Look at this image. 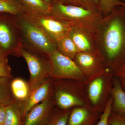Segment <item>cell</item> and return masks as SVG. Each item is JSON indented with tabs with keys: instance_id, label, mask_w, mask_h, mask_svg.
Returning a JSON list of instances; mask_svg holds the SVG:
<instances>
[{
	"instance_id": "6da1fadb",
	"label": "cell",
	"mask_w": 125,
	"mask_h": 125,
	"mask_svg": "<svg viewBox=\"0 0 125 125\" xmlns=\"http://www.w3.org/2000/svg\"><path fill=\"white\" fill-rule=\"evenodd\" d=\"M97 51L113 74L125 63V6L103 16L96 29Z\"/></svg>"
},
{
	"instance_id": "7a4b0ae2",
	"label": "cell",
	"mask_w": 125,
	"mask_h": 125,
	"mask_svg": "<svg viewBox=\"0 0 125 125\" xmlns=\"http://www.w3.org/2000/svg\"><path fill=\"white\" fill-rule=\"evenodd\" d=\"M51 15L64 21L71 27L96 33L103 15L100 12L91 11L77 6L63 4L54 0L51 5Z\"/></svg>"
},
{
	"instance_id": "3957f363",
	"label": "cell",
	"mask_w": 125,
	"mask_h": 125,
	"mask_svg": "<svg viewBox=\"0 0 125 125\" xmlns=\"http://www.w3.org/2000/svg\"><path fill=\"white\" fill-rule=\"evenodd\" d=\"M22 47L29 52L48 57L57 50L56 42L24 16H17Z\"/></svg>"
},
{
	"instance_id": "277c9868",
	"label": "cell",
	"mask_w": 125,
	"mask_h": 125,
	"mask_svg": "<svg viewBox=\"0 0 125 125\" xmlns=\"http://www.w3.org/2000/svg\"><path fill=\"white\" fill-rule=\"evenodd\" d=\"M52 97L55 105L62 110L87 105L83 83L76 80L53 79Z\"/></svg>"
},
{
	"instance_id": "5b68a950",
	"label": "cell",
	"mask_w": 125,
	"mask_h": 125,
	"mask_svg": "<svg viewBox=\"0 0 125 125\" xmlns=\"http://www.w3.org/2000/svg\"><path fill=\"white\" fill-rule=\"evenodd\" d=\"M114 76L106 68L83 82L87 85L84 90L87 105L100 113L105 109L110 98Z\"/></svg>"
},
{
	"instance_id": "8992f818",
	"label": "cell",
	"mask_w": 125,
	"mask_h": 125,
	"mask_svg": "<svg viewBox=\"0 0 125 125\" xmlns=\"http://www.w3.org/2000/svg\"><path fill=\"white\" fill-rule=\"evenodd\" d=\"M0 46L7 56L19 57L20 50L22 46L16 16L0 13Z\"/></svg>"
},
{
	"instance_id": "52a82bcc",
	"label": "cell",
	"mask_w": 125,
	"mask_h": 125,
	"mask_svg": "<svg viewBox=\"0 0 125 125\" xmlns=\"http://www.w3.org/2000/svg\"><path fill=\"white\" fill-rule=\"evenodd\" d=\"M20 57L27 62L29 71L28 82L31 90L50 77L52 64L48 57L33 53L23 47L19 52V57Z\"/></svg>"
},
{
	"instance_id": "ba28073f",
	"label": "cell",
	"mask_w": 125,
	"mask_h": 125,
	"mask_svg": "<svg viewBox=\"0 0 125 125\" xmlns=\"http://www.w3.org/2000/svg\"><path fill=\"white\" fill-rule=\"evenodd\" d=\"M48 58L52 64L50 78L72 80L82 83L87 79L74 60L64 55L57 50L49 55Z\"/></svg>"
},
{
	"instance_id": "9c48e42d",
	"label": "cell",
	"mask_w": 125,
	"mask_h": 125,
	"mask_svg": "<svg viewBox=\"0 0 125 125\" xmlns=\"http://www.w3.org/2000/svg\"><path fill=\"white\" fill-rule=\"evenodd\" d=\"M23 15L55 42L67 34L71 27L64 21L51 15L33 16L25 13Z\"/></svg>"
},
{
	"instance_id": "30bf717a",
	"label": "cell",
	"mask_w": 125,
	"mask_h": 125,
	"mask_svg": "<svg viewBox=\"0 0 125 125\" xmlns=\"http://www.w3.org/2000/svg\"><path fill=\"white\" fill-rule=\"evenodd\" d=\"M74 60L87 79L106 68L102 57L97 51L79 52Z\"/></svg>"
},
{
	"instance_id": "8fae6325",
	"label": "cell",
	"mask_w": 125,
	"mask_h": 125,
	"mask_svg": "<svg viewBox=\"0 0 125 125\" xmlns=\"http://www.w3.org/2000/svg\"><path fill=\"white\" fill-rule=\"evenodd\" d=\"M53 82V79L49 77L31 90L26 100L21 103L24 120L26 114L32 108L51 95Z\"/></svg>"
},
{
	"instance_id": "7c38bea8",
	"label": "cell",
	"mask_w": 125,
	"mask_h": 125,
	"mask_svg": "<svg viewBox=\"0 0 125 125\" xmlns=\"http://www.w3.org/2000/svg\"><path fill=\"white\" fill-rule=\"evenodd\" d=\"M54 106L51 94L27 113L24 117L23 125H44L51 115Z\"/></svg>"
},
{
	"instance_id": "4fadbf2b",
	"label": "cell",
	"mask_w": 125,
	"mask_h": 125,
	"mask_svg": "<svg viewBox=\"0 0 125 125\" xmlns=\"http://www.w3.org/2000/svg\"><path fill=\"white\" fill-rule=\"evenodd\" d=\"M101 114L87 105L74 108L70 112L67 125H96Z\"/></svg>"
},
{
	"instance_id": "5bb4252c",
	"label": "cell",
	"mask_w": 125,
	"mask_h": 125,
	"mask_svg": "<svg viewBox=\"0 0 125 125\" xmlns=\"http://www.w3.org/2000/svg\"><path fill=\"white\" fill-rule=\"evenodd\" d=\"M67 34L75 44L79 52L97 51L95 34L85 30L70 27Z\"/></svg>"
},
{
	"instance_id": "9a60e30c",
	"label": "cell",
	"mask_w": 125,
	"mask_h": 125,
	"mask_svg": "<svg viewBox=\"0 0 125 125\" xmlns=\"http://www.w3.org/2000/svg\"><path fill=\"white\" fill-rule=\"evenodd\" d=\"M112 112L125 116V90L119 79L114 75L110 92Z\"/></svg>"
},
{
	"instance_id": "2e32d148",
	"label": "cell",
	"mask_w": 125,
	"mask_h": 125,
	"mask_svg": "<svg viewBox=\"0 0 125 125\" xmlns=\"http://www.w3.org/2000/svg\"><path fill=\"white\" fill-rule=\"evenodd\" d=\"M26 13L33 16L50 15L51 6L43 0H18Z\"/></svg>"
},
{
	"instance_id": "e0dca14e",
	"label": "cell",
	"mask_w": 125,
	"mask_h": 125,
	"mask_svg": "<svg viewBox=\"0 0 125 125\" xmlns=\"http://www.w3.org/2000/svg\"><path fill=\"white\" fill-rule=\"evenodd\" d=\"M10 88L14 100L21 103L26 100L31 91L28 81L20 78L11 80Z\"/></svg>"
},
{
	"instance_id": "ac0fdd59",
	"label": "cell",
	"mask_w": 125,
	"mask_h": 125,
	"mask_svg": "<svg viewBox=\"0 0 125 125\" xmlns=\"http://www.w3.org/2000/svg\"><path fill=\"white\" fill-rule=\"evenodd\" d=\"M24 118L21 103L14 100L6 106V116L3 125H23Z\"/></svg>"
},
{
	"instance_id": "d6986e66",
	"label": "cell",
	"mask_w": 125,
	"mask_h": 125,
	"mask_svg": "<svg viewBox=\"0 0 125 125\" xmlns=\"http://www.w3.org/2000/svg\"><path fill=\"white\" fill-rule=\"evenodd\" d=\"M56 42L58 51L74 60L79 52L75 44L67 34L58 39Z\"/></svg>"
},
{
	"instance_id": "ffe728a7",
	"label": "cell",
	"mask_w": 125,
	"mask_h": 125,
	"mask_svg": "<svg viewBox=\"0 0 125 125\" xmlns=\"http://www.w3.org/2000/svg\"><path fill=\"white\" fill-rule=\"evenodd\" d=\"M0 13L19 16L26 13V12L18 0H0Z\"/></svg>"
},
{
	"instance_id": "44dd1931",
	"label": "cell",
	"mask_w": 125,
	"mask_h": 125,
	"mask_svg": "<svg viewBox=\"0 0 125 125\" xmlns=\"http://www.w3.org/2000/svg\"><path fill=\"white\" fill-rule=\"evenodd\" d=\"M11 78L0 79V107L7 106L14 101L10 88Z\"/></svg>"
},
{
	"instance_id": "7402d4cb",
	"label": "cell",
	"mask_w": 125,
	"mask_h": 125,
	"mask_svg": "<svg viewBox=\"0 0 125 125\" xmlns=\"http://www.w3.org/2000/svg\"><path fill=\"white\" fill-rule=\"evenodd\" d=\"M71 110L54 109L44 125H67Z\"/></svg>"
},
{
	"instance_id": "603a6c76",
	"label": "cell",
	"mask_w": 125,
	"mask_h": 125,
	"mask_svg": "<svg viewBox=\"0 0 125 125\" xmlns=\"http://www.w3.org/2000/svg\"><path fill=\"white\" fill-rule=\"evenodd\" d=\"M100 12L103 16L109 14L118 6H125L120 0H98Z\"/></svg>"
},
{
	"instance_id": "cb8c5ba5",
	"label": "cell",
	"mask_w": 125,
	"mask_h": 125,
	"mask_svg": "<svg viewBox=\"0 0 125 125\" xmlns=\"http://www.w3.org/2000/svg\"><path fill=\"white\" fill-rule=\"evenodd\" d=\"M112 112V100L110 97L96 125H110L109 118Z\"/></svg>"
},
{
	"instance_id": "d4e9b609",
	"label": "cell",
	"mask_w": 125,
	"mask_h": 125,
	"mask_svg": "<svg viewBox=\"0 0 125 125\" xmlns=\"http://www.w3.org/2000/svg\"><path fill=\"white\" fill-rule=\"evenodd\" d=\"M3 78H12L11 69L8 61L0 58V79Z\"/></svg>"
},
{
	"instance_id": "484cf974",
	"label": "cell",
	"mask_w": 125,
	"mask_h": 125,
	"mask_svg": "<svg viewBox=\"0 0 125 125\" xmlns=\"http://www.w3.org/2000/svg\"><path fill=\"white\" fill-rule=\"evenodd\" d=\"M110 125H125V116L112 112L109 118Z\"/></svg>"
},
{
	"instance_id": "4316f807",
	"label": "cell",
	"mask_w": 125,
	"mask_h": 125,
	"mask_svg": "<svg viewBox=\"0 0 125 125\" xmlns=\"http://www.w3.org/2000/svg\"><path fill=\"white\" fill-rule=\"evenodd\" d=\"M85 8L91 11L100 12L98 0H81Z\"/></svg>"
},
{
	"instance_id": "83f0119b",
	"label": "cell",
	"mask_w": 125,
	"mask_h": 125,
	"mask_svg": "<svg viewBox=\"0 0 125 125\" xmlns=\"http://www.w3.org/2000/svg\"><path fill=\"white\" fill-rule=\"evenodd\" d=\"M119 79L123 88L125 90V63L114 74Z\"/></svg>"
},
{
	"instance_id": "f1b7e54d",
	"label": "cell",
	"mask_w": 125,
	"mask_h": 125,
	"mask_svg": "<svg viewBox=\"0 0 125 125\" xmlns=\"http://www.w3.org/2000/svg\"><path fill=\"white\" fill-rule=\"evenodd\" d=\"M57 2L66 5L77 6L83 7H84L81 0H55Z\"/></svg>"
},
{
	"instance_id": "f546056e",
	"label": "cell",
	"mask_w": 125,
	"mask_h": 125,
	"mask_svg": "<svg viewBox=\"0 0 125 125\" xmlns=\"http://www.w3.org/2000/svg\"><path fill=\"white\" fill-rule=\"evenodd\" d=\"M6 106L0 107V125H3L6 116Z\"/></svg>"
},
{
	"instance_id": "4dcf8cb0",
	"label": "cell",
	"mask_w": 125,
	"mask_h": 125,
	"mask_svg": "<svg viewBox=\"0 0 125 125\" xmlns=\"http://www.w3.org/2000/svg\"><path fill=\"white\" fill-rule=\"evenodd\" d=\"M0 58L3 60L8 61L7 56L4 53L0 46Z\"/></svg>"
},
{
	"instance_id": "1f68e13d",
	"label": "cell",
	"mask_w": 125,
	"mask_h": 125,
	"mask_svg": "<svg viewBox=\"0 0 125 125\" xmlns=\"http://www.w3.org/2000/svg\"><path fill=\"white\" fill-rule=\"evenodd\" d=\"M47 4L51 6L52 4L55 0H43Z\"/></svg>"
},
{
	"instance_id": "d6a6232c",
	"label": "cell",
	"mask_w": 125,
	"mask_h": 125,
	"mask_svg": "<svg viewBox=\"0 0 125 125\" xmlns=\"http://www.w3.org/2000/svg\"><path fill=\"white\" fill-rule=\"evenodd\" d=\"M122 2H125V0H120Z\"/></svg>"
}]
</instances>
